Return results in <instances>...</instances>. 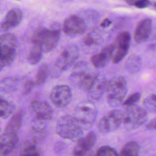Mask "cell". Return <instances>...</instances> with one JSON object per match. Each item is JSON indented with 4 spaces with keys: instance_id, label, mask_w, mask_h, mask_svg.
Listing matches in <instances>:
<instances>
[{
    "instance_id": "obj_20",
    "label": "cell",
    "mask_w": 156,
    "mask_h": 156,
    "mask_svg": "<svg viewBox=\"0 0 156 156\" xmlns=\"http://www.w3.org/2000/svg\"><path fill=\"white\" fill-rule=\"evenodd\" d=\"M34 124L31 129V136L34 142L38 143L46 137L47 130L45 126V121L35 119Z\"/></svg>"
},
{
    "instance_id": "obj_21",
    "label": "cell",
    "mask_w": 156,
    "mask_h": 156,
    "mask_svg": "<svg viewBox=\"0 0 156 156\" xmlns=\"http://www.w3.org/2000/svg\"><path fill=\"white\" fill-rule=\"evenodd\" d=\"M141 65V59L140 56L136 54H133L129 57L126 60L125 68L129 73L135 74L140 70Z\"/></svg>"
},
{
    "instance_id": "obj_39",
    "label": "cell",
    "mask_w": 156,
    "mask_h": 156,
    "mask_svg": "<svg viewBox=\"0 0 156 156\" xmlns=\"http://www.w3.org/2000/svg\"><path fill=\"white\" fill-rule=\"evenodd\" d=\"M17 1H20V0H17Z\"/></svg>"
},
{
    "instance_id": "obj_4",
    "label": "cell",
    "mask_w": 156,
    "mask_h": 156,
    "mask_svg": "<svg viewBox=\"0 0 156 156\" xmlns=\"http://www.w3.org/2000/svg\"><path fill=\"white\" fill-rule=\"evenodd\" d=\"M96 75L89 70L87 62L80 61L74 65L69 80L76 88L86 91Z\"/></svg>"
},
{
    "instance_id": "obj_35",
    "label": "cell",
    "mask_w": 156,
    "mask_h": 156,
    "mask_svg": "<svg viewBox=\"0 0 156 156\" xmlns=\"http://www.w3.org/2000/svg\"><path fill=\"white\" fill-rule=\"evenodd\" d=\"M111 23H112V21H111L109 19L106 18V19H104V20L101 22L100 26H101V27H102V28H105V27L109 26L111 24Z\"/></svg>"
},
{
    "instance_id": "obj_11",
    "label": "cell",
    "mask_w": 156,
    "mask_h": 156,
    "mask_svg": "<svg viewBox=\"0 0 156 156\" xmlns=\"http://www.w3.org/2000/svg\"><path fill=\"white\" fill-rule=\"evenodd\" d=\"M131 41V36L129 32H120L116 37L115 44L116 51L113 57V62L118 63L121 62L128 52Z\"/></svg>"
},
{
    "instance_id": "obj_33",
    "label": "cell",
    "mask_w": 156,
    "mask_h": 156,
    "mask_svg": "<svg viewBox=\"0 0 156 156\" xmlns=\"http://www.w3.org/2000/svg\"><path fill=\"white\" fill-rule=\"evenodd\" d=\"M151 5V1L149 0H138L135 5L139 9H144Z\"/></svg>"
},
{
    "instance_id": "obj_7",
    "label": "cell",
    "mask_w": 156,
    "mask_h": 156,
    "mask_svg": "<svg viewBox=\"0 0 156 156\" xmlns=\"http://www.w3.org/2000/svg\"><path fill=\"white\" fill-rule=\"evenodd\" d=\"M122 115V124L127 130L136 129L147 120L146 110L136 105L127 107Z\"/></svg>"
},
{
    "instance_id": "obj_38",
    "label": "cell",
    "mask_w": 156,
    "mask_h": 156,
    "mask_svg": "<svg viewBox=\"0 0 156 156\" xmlns=\"http://www.w3.org/2000/svg\"><path fill=\"white\" fill-rule=\"evenodd\" d=\"M153 7H154V9L156 10V2H154V3H153Z\"/></svg>"
},
{
    "instance_id": "obj_24",
    "label": "cell",
    "mask_w": 156,
    "mask_h": 156,
    "mask_svg": "<svg viewBox=\"0 0 156 156\" xmlns=\"http://www.w3.org/2000/svg\"><path fill=\"white\" fill-rule=\"evenodd\" d=\"M139 146L135 141L126 143L121 150L119 156H138Z\"/></svg>"
},
{
    "instance_id": "obj_26",
    "label": "cell",
    "mask_w": 156,
    "mask_h": 156,
    "mask_svg": "<svg viewBox=\"0 0 156 156\" xmlns=\"http://www.w3.org/2000/svg\"><path fill=\"white\" fill-rule=\"evenodd\" d=\"M20 156H40V154L34 142H27L23 144Z\"/></svg>"
},
{
    "instance_id": "obj_29",
    "label": "cell",
    "mask_w": 156,
    "mask_h": 156,
    "mask_svg": "<svg viewBox=\"0 0 156 156\" xmlns=\"http://www.w3.org/2000/svg\"><path fill=\"white\" fill-rule=\"evenodd\" d=\"M143 105L146 110L151 113H156V94L147 96L143 101Z\"/></svg>"
},
{
    "instance_id": "obj_36",
    "label": "cell",
    "mask_w": 156,
    "mask_h": 156,
    "mask_svg": "<svg viewBox=\"0 0 156 156\" xmlns=\"http://www.w3.org/2000/svg\"><path fill=\"white\" fill-rule=\"evenodd\" d=\"M147 127L151 129H156V118L151 120L148 124L147 125Z\"/></svg>"
},
{
    "instance_id": "obj_31",
    "label": "cell",
    "mask_w": 156,
    "mask_h": 156,
    "mask_svg": "<svg viewBox=\"0 0 156 156\" xmlns=\"http://www.w3.org/2000/svg\"><path fill=\"white\" fill-rule=\"evenodd\" d=\"M140 94L139 93H134L132 94L129 97H128L122 103L123 105L126 107L132 106L136 104V103L140 99Z\"/></svg>"
},
{
    "instance_id": "obj_2",
    "label": "cell",
    "mask_w": 156,
    "mask_h": 156,
    "mask_svg": "<svg viewBox=\"0 0 156 156\" xmlns=\"http://www.w3.org/2000/svg\"><path fill=\"white\" fill-rule=\"evenodd\" d=\"M55 129L60 136L72 141H77L82 137L85 129L74 116L68 115L62 116L58 119Z\"/></svg>"
},
{
    "instance_id": "obj_15",
    "label": "cell",
    "mask_w": 156,
    "mask_h": 156,
    "mask_svg": "<svg viewBox=\"0 0 156 156\" xmlns=\"http://www.w3.org/2000/svg\"><path fill=\"white\" fill-rule=\"evenodd\" d=\"M96 141V135L94 132H90L79 138L73 149V156H84L94 146Z\"/></svg>"
},
{
    "instance_id": "obj_34",
    "label": "cell",
    "mask_w": 156,
    "mask_h": 156,
    "mask_svg": "<svg viewBox=\"0 0 156 156\" xmlns=\"http://www.w3.org/2000/svg\"><path fill=\"white\" fill-rule=\"evenodd\" d=\"M83 43L85 45L87 46H90V45H93L96 43V41L95 40V39H94L93 38V37L90 36V35H87L83 40Z\"/></svg>"
},
{
    "instance_id": "obj_22",
    "label": "cell",
    "mask_w": 156,
    "mask_h": 156,
    "mask_svg": "<svg viewBox=\"0 0 156 156\" xmlns=\"http://www.w3.org/2000/svg\"><path fill=\"white\" fill-rule=\"evenodd\" d=\"M24 115V112L23 110L18 111L10 118L5 129V130L16 132L21 126Z\"/></svg>"
},
{
    "instance_id": "obj_8",
    "label": "cell",
    "mask_w": 156,
    "mask_h": 156,
    "mask_svg": "<svg viewBox=\"0 0 156 156\" xmlns=\"http://www.w3.org/2000/svg\"><path fill=\"white\" fill-rule=\"evenodd\" d=\"M122 112L115 109L101 118L98 124V129L102 133L114 132L122 123Z\"/></svg>"
},
{
    "instance_id": "obj_28",
    "label": "cell",
    "mask_w": 156,
    "mask_h": 156,
    "mask_svg": "<svg viewBox=\"0 0 156 156\" xmlns=\"http://www.w3.org/2000/svg\"><path fill=\"white\" fill-rule=\"evenodd\" d=\"M43 52V51L41 47L33 44L28 55L29 62L31 65H35L38 63L41 58Z\"/></svg>"
},
{
    "instance_id": "obj_17",
    "label": "cell",
    "mask_w": 156,
    "mask_h": 156,
    "mask_svg": "<svg viewBox=\"0 0 156 156\" xmlns=\"http://www.w3.org/2000/svg\"><path fill=\"white\" fill-rule=\"evenodd\" d=\"M31 108L35 115V118L40 120H49L52 118V109L46 102L34 100L31 103Z\"/></svg>"
},
{
    "instance_id": "obj_6",
    "label": "cell",
    "mask_w": 156,
    "mask_h": 156,
    "mask_svg": "<svg viewBox=\"0 0 156 156\" xmlns=\"http://www.w3.org/2000/svg\"><path fill=\"white\" fill-rule=\"evenodd\" d=\"M1 59L0 68L9 66L13 62L16 55L17 40L16 37L10 33L4 34L1 36Z\"/></svg>"
},
{
    "instance_id": "obj_10",
    "label": "cell",
    "mask_w": 156,
    "mask_h": 156,
    "mask_svg": "<svg viewBox=\"0 0 156 156\" xmlns=\"http://www.w3.org/2000/svg\"><path fill=\"white\" fill-rule=\"evenodd\" d=\"M72 93L70 88L66 85H57L52 89L50 99L57 107L66 106L71 101Z\"/></svg>"
},
{
    "instance_id": "obj_3",
    "label": "cell",
    "mask_w": 156,
    "mask_h": 156,
    "mask_svg": "<svg viewBox=\"0 0 156 156\" xmlns=\"http://www.w3.org/2000/svg\"><path fill=\"white\" fill-rule=\"evenodd\" d=\"M105 91L107 102L111 107H115L123 103L127 91L126 79L122 76L112 79L108 82Z\"/></svg>"
},
{
    "instance_id": "obj_27",
    "label": "cell",
    "mask_w": 156,
    "mask_h": 156,
    "mask_svg": "<svg viewBox=\"0 0 156 156\" xmlns=\"http://www.w3.org/2000/svg\"><path fill=\"white\" fill-rule=\"evenodd\" d=\"M15 107L5 99L1 98L0 105V113L1 118L2 119L9 117L15 111Z\"/></svg>"
},
{
    "instance_id": "obj_23",
    "label": "cell",
    "mask_w": 156,
    "mask_h": 156,
    "mask_svg": "<svg viewBox=\"0 0 156 156\" xmlns=\"http://www.w3.org/2000/svg\"><path fill=\"white\" fill-rule=\"evenodd\" d=\"M18 79L15 77H7L1 81V91L4 93H9L15 91L18 86Z\"/></svg>"
},
{
    "instance_id": "obj_9",
    "label": "cell",
    "mask_w": 156,
    "mask_h": 156,
    "mask_svg": "<svg viewBox=\"0 0 156 156\" xmlns=\"http://www.w3.org/2000/svg\"><path fill=\"white\" fill-rule=\"evenodd\" d=\"M79 56V48L74 44L66 47L55 62L54 67L58 72L67 69L71 66Z\"/></svg>"
},
{
    "instance_id": "obj_16",
    "label": "cell",
    "mask_w": 156,
    "mask_h": 156,
    "mask_svg": "<svg viewBox=\"0 0 156 156\" xmlns=\"http://www.w3.org/2000/svg\"><path fill=\"white\" fill-rule=\"evenodd\" d=\"M18 140L16 132L4 130L0 140V153L1 156L10 154L16 146Z\"/></svg>"
},
{
    "instance_id": "obj_18",
    "label": "cell",
    "mask_w": 156,
    "mask_h": 156,
    "mask_svg": "<svg viewBox=\"0 0 156 156\" xmlns=\"http://www.w3.org/2000/svg\"><path fill=\"white\" fill-rule=\"evenodd\" d=\"M22 17L23 13L20 9L13 8L10 10L1 23V29L3 30H7L16 27L21 22Z\"/></svg>"
},
{
    "instance_id": "obj_37",
    "label": "cell",
    "mask_w": 156,
    "mask_h": 156,
    "mask_svg": "<svg viewBox=\"0 0 156 156\" xmlns=\"http://www.w3.org/2000/svg\"><path fill=\"white\" fill-rule=\"evenodd\" d=\"M125 1H126V2L128 4L130 5H135V3L136 2V1H137L138 0H125Z\"/></svg>"
},
{
    "instance_id": "obj_19",
    "label": "cell",
    "mask_w": 156,
    "mask_h": 156,
    "mask_svg": "<svg viewBox=\"0 0 156 156\" xmlns=\"http://www.w3.org/2000/svg\"><path fill=\"white\" fill-rule=\"evenodd\" d=\"M152 21L150 19H143L141 20L136 27L134 32L135 41L140 43L146 41L151 32Z\"/></svg>"
},
{
    "instance_id": "obj_25",
    "label": "cell",
    "mask_w": 156,
    "mask_h": 156,
    "mask_svg": "<svg viewBox=\"0 0 156 156\" xmlns=\"http://www.w3.org/2000/svg\"><path fill=\"white\" fill-rule=\"evenodd\" d=\"M49 74V69L46 64H43L38 69L35 79V84L37 86L43 85L46 80Z\"/></svg>"
},
{
    "instance_id": "obj_14",
    "label": "cell",
    "mask_w": 156,
    "mask_h": 156,
    "mask_svg": "<svg viewBox=\"0 0 156 156\" xmlns=\"http://www.w3.org/2000/svg\"><path fill=\"white\" fill-rule=\"evenodd\" d=\"M107 83L108 82L104 77L97 74L86 91L88 99L91 101L99 100L106 91Z\"/></svg>"
},
{
    "instance_id": "obj_5",
    "label": "cell",
    "mask_w": 156,
    "mask_h": 156,
    "mask_svg": "<svg viewBox=\"0 0 156 156\" xmlns=\"http://www.w3.org/2000/svg\"><path fill=\"white\" fill-rule=\"evenodd\" d=\"M97 109L93 101L85 100L79 102L74 110V117L84 129L90 128L94 123L97 116Z\"/></svg>"
},
{
    "instance_id": "obj_12",
    "label": "cell",
    "mask_w": 156,
    "mask_h": 156,
    "mask_svg": "<svg viewBox=\"0 0 156 156\" xmlns=\"http://www.w3.org/2000/svg\"><path fill=\"white\" fill-rule=\"evenodd\" d=\"M87 25L84 20L77 15H71L65 19L63 30L67 35H77L85 32Z\"/></svg>"
},
{
    "instance_id": "obj_1",
    "label": "cell",
    "mask_w": 156,
    "mask_h": 156,
    "mask_svg": "<svg viewBox=\"0 0 156 156\" xmlns=\"http://www.w3.org/2000/svg\"><path fill=\"white\" fill-rule=\"evenodd\" d=\"M60 32V24L54 23L49 29L44 27L37 29L31 38V41L33 44L41 47L43 52H48L56 47Z\"/></svg>"
},
{
    "instance_id": "obj_32",
    "label": "cell",
    "mask_w": 156,
    "mask_h": 156,
    "mask_svg": "<svg viewBox=\"0 0 156 156\" xmlns=\"http://www.w3.org/2000/svg\"><path fill=\"white\" fill-rule=\"evenodd\" d=\"M34 85H35L34 81H32L31 80H27L24 85V93L25 94H27L30 93V91H32Z\"/></svg>"
},
{
    "instance_id": "obj_13",
    "label": "cell",
    "mask_w": 156,
    "mask_h": 156,
    "mask_svg": "<svg viewBox=\"0 0 156 156\" xmlns=\"http://www.w3.org/2000/svg\"><path fill=\"white\" fill-rule=\"evenodd\" d=\"M116 49V46L115 43L106 46L100 52L96 53L90 57V62L94 68H104L109 60L113 58Z\"/></svg>"
},
{
    "instance_id": "obj_30",
    "label": "cell",
    "mask_w": 156,
    "mask_h": 156,
    "mask_svg": "<svg viewBox=\"0 0 156 156\" xmlns=\"http://www.w3.org/2000/svg\"><path fill=\"white\" fill-rule=\"evenodd\" d=\"M96 156H119L116 151L108 146H103L96 151Z\"/></svg>"
}]
</instances>
